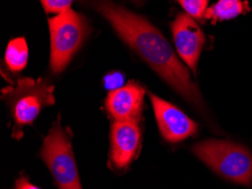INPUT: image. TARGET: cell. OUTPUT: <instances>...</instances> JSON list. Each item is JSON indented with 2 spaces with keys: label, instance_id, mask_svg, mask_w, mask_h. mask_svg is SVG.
I'll use <instances>...</instances> for the list:
<instances>
[{
  "label": "cell",
  "instance_id": "3",
  "mask_svg": "<svg viewBox=\"0 0 252 189\" xmlns=\"http://www.w3.org/2000/svg\"><path fill=\"white\" fill-rule=\"evenodd\" d=\"M53 90V85L43 78H21L16 86L3 88L2 98L8 104L15 121L14 137L21 138L23 127L31 125L42 108L55 103Z\"/></svg>",
  "mask_w": 252,
  "mask_h": 189
},
{
  "label": "cell",
  "instance_id": "7",
  "mask_svg": "<svg viewBox=\"0 0 252 189\" xmlns=\"http://www.w3.org/2000/svg\"><path fill=\"white\" fill-rule=\"evenodd\" d=\"M172 33L179 56L196 73L198 60L206 41L202 30L188 14H179L172 23Z\"/></svg>",
  "mask_w": 252,
  "mask_h": 189
},
{
  "label": "cell",
  "instance_id": "1",
  "mask_svg": "<svg viewBox=\"0 0 252 189\" xmlns=\"http://www.w3.org/2000/svg\"><path fill=\"white\" fill-rule=\"evenodd\" d=\"M87 3L108 19L122 40L158 74L197 109H204L198 87L190 78L163 34L146 18L114 3L111 0H87Z\"/></svg>",
  "mask_w": 252,
  "mask_h": 189
},
{
  "label": "cell",
  "instance_id": "8",
  "mask_svg": "<svg viewBox=\"0 0 252 189\" xmlns=\"http://www.w3.org/2000/svg\"><path fill=\"white\" fill-rule=\"evenodd\" d=\"M141 133L136 121H116L111 128L110 161L114 168L126 169L140 148Z\"/></svg>",
  "mask_w": 252,
  "mask_h": 189
},
{
  "label": "cell",
  "instance_id": "2",
  "mask_svg": "<svg viewBox=\"0 0 252 189\" xmlns=\"http://www.w3.org/2000/svg\"><path fill=\"white\" fill-rule=\"evenodd\" d=\"M192 152L223 178L235 184H252V154L235 143L208 140L192 146Z\"/></svg>",
  "mask_w": 252,
  "mask_h": 189
},
{
  "label": "cell",
  "instance_id": "10",
  "mask_svg": "<svg viewBox=\"0 0 252 189\" xmlns=\"http://www.w3.org/2000/svg\"><path fill=\"white\" fill-rule=\"evenodd\" d=\"M249 10L248 2L244 0H217L214 6L206 10L205 17L217 23L235 18Z\"/></svg>",
  "mask_w": 252,
  "mask_h": 189
},
{
  "label": "cell",
  "instance_id": "6",
  "mask_svg": "<svg viewBox=\"0 0 252 189\" xmlns=\"http://www.w3.org/2000/svg\"><path fill=\"white\" fill-rule=\"evenodd\" d=\"M151 101L155 117L164 140L178 143L197 133L198 126L188 115L170 102H166L155 94H151Z\"/></svg>",
  "mask_w": 252,
  "mask_h": 189
},
{
  "label": "cell",
  "instance_id": "5",
  "mask_svg": "<svg viewBox=\"0 0 252 189\" xmlns=\"http://www.w3.org/2000/svg\"><path fill=\"white\" fill-rule=\"evenodd\" d=\"M42 159L50 169L59 189H82L71 143L58 122L44 138Z\"/></svg>",
  "mask_w": 252,
  "mask_h": 189
},
{
  "label": "cell",
  "instance_id": "14",
  "mask_svg": "<svg viewBox=\"0 0 252 189\" xmlns=\"http://www.w3.org/2000/svg\"><path fill=\"white\" fill-rule=\"evenodd\" d=\"M122 84H124V76L118 72L111 73V74L104 77V85L106 88H109L111 91L122 87Z\"/></svg>",
  "mask_w": 252,
  "mask_h": 189
},
{
  "label": "cell",
  "instance_id": "15",
  "mask_svg": "<svg viewBox=\"0 0 252 189\" xmlns=\"http://www.w3.org/2000/svg\"><path fill=\"white\" fill-rule=\"evenodd\" d=\"M15 189H40V188L34 186V185L31 184L28 179L23 177V178H20L16 181V186H15Z\"/></svg>",
  "mask_w": 252,
  "mask_h": 189
},
{
  "label": "cell",
  "instance_id": "9",
  "mask_svg": "<svg viewBox=\"0 0 252 189\" xmlns=\"http://www.w3.org/2000/svg\"><path fill=\"white\" fill-rule=\"evenodd\" d=\"M144 87L129 83L111 91L106 98L105 107L116 121H136L141 117L144 107Z\"/></svg>",
  "mask_w": 252,
  "mask_h": 189
},
{
  "label": "cell",
  "instance_id": "13",
  "mask_svg": "<svg viewBox=\"0 0 252 189\" xmlns=\"http://www.w3.org/2000/svg\"><path fill=\"white\" fill-rule=\"evenodd\" d=\"M41 1L47 13L60 14L70 9V5L74 0H41Z\"/></svg>",
  "mask_w": 252,
  "mask_h": 189
},
{
  "label": "cell",
  "instance_id": "12",
  "mask_svg": "<svg viewBox=\"0 0 252 189\" xmlns=\"http://www.w3.org/2000/svg\"><path fill=\"white\" fill-rule=\"evenodd\" d=\"M186 13L192 18L201 19L207 10L208 0H178Z\"/></svg>",
  "mask_w": 252,
  "mask_h": 189
},
{
  "label": "cell",
  "instance_id": "11",
  "mask_svg": "<svg viewBox=\"0 0 252 189\" xmlns=\"http://www.w3.org/2000/svg\"><path fill=\"white\" fill-rule=\"evenodd\" d=\"M29 49L25 38H17L11 40L6 49L5 61L11 72H21L28 65Z\"/></svg>",
  "mask_w": 252,
  "mask_h": 189
},
{
  "label": "cell",
  "instance_id": "4",
  "mask_svg": "<svg viewBox=\"0 0 252 189\" xmlns=\"http://www.w3.org/2000/svg\"><path fill=\"white\" fill-rule=\"evenodd\" d=\"M51 38L50 66L55 74L61 73L81 48L90 33L86 19L72 9L49 19Z\"/></svg>",
  "mask_w": 252,
  "mask_h": 189
}]
</instances>
